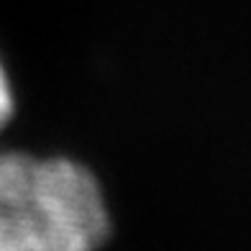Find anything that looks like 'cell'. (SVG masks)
Masks as SVG:
<instances>
[{"instance_id": "2", "label": "cell", "mask_w": 251, "mask_h": 251, "mask_svg": "<svg viewBox=\"0 0 251 251\" xmlns=\"http://www.w3.org/2000/svg\"><path fill=\"white\" fill-rule=\"evenodd\" d=\"M13 116V87H10V79L3 62H0V128L10 121Z\"/></svg>"}, {"instance_id": "1", "label": "cell", "mask_w": 251, "mask_h": 251, "mask_svg": "<svg viewBox=\"0 0 251 251\" xmlns=\"http://www.w3.org/2000/svg\"><path fill=\"white\" fill-rule=\"evenodd\" d=\"M108 233V202L85 164L0 154V251H98Z\"/></svg>"}]
</instances>
